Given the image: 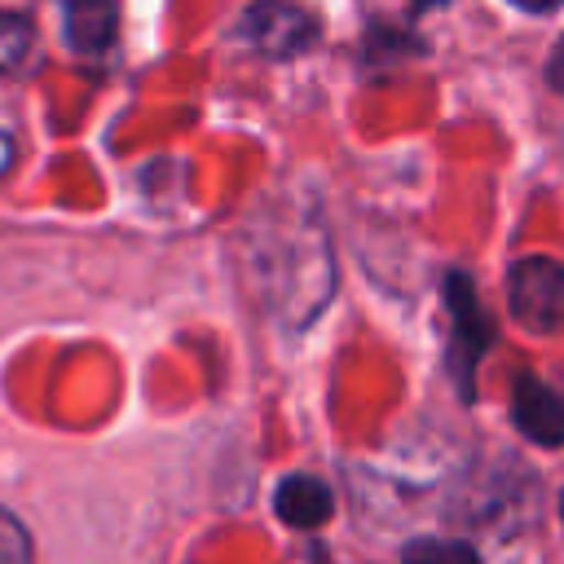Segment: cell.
Returning <instances> with one entry per match:
<instances>
[{
  "mask_svg": "<svg viewBox=\"0 0 564 564\" xmlns=\"http://www.w3.org/2000/svg\"><path fill=\"white\" fill-rule=\"evenodd\" d=\"M419 9H436V4H445V0H414Z\"/></svg>",
  "mask_w": 564,
  "mask_h": 564,
  "instance_id": "4fadbf2b",
  "label": "cell"
},
{
  "mask_svg": "<svg viewBox=\"0 0 564 564\" xmlns=\"http://www.w3.org/2000/svg\"><path fill=\"white\" fill-rule=\"evenodd\" d=\"M546 84L555 88V93H564V40L551 48V57H546Z\"/></svg>",
  "mask_w": 564,
  "mask_h": 564,
  "instance_id": "30bf717a",
  "label": "cell"
},
{
  "mask_svg": "<svg viewBox=\"0 0 564 564\" xmlns=\"http://www.w3.org/2000/svg\"><path fill=\"white\" fill-rule=\"evenodd\" d=\"M441 295H445V313H449V348H445L449 379H454L458 397L471 401L476 397V366L489 352L498 330H494V322H489V313L471 286V273L449 269L441 282Z\"/></svg>",
  "mask_w": 564,
  "mask_h": 564,
  "instance_id": "6da1fadb",
  "label": "cell"
},
{
  "mask_svg": "<svg viewBox=\"0 0 564 564\" xmlns=\"http://www.w3.org/2000/svg\"><path fill=\"white\" fill-rule=\"evenodd\" d=\"M511 423L533 445H564V397L538 375H516L511 383Z\"/></svg>",
  "mask_w": 564,
  "mask_h": 564,
  "instance_id": "277c9868",
  "label": "cell"
},
{
  "mask_svg": "<svg viewBox=\"0 0 564 564\" xmlns=\"http://www.w3.org/2000/svg\"><path fill=\"white\" fill-rule=\"evenodd\" d=\"M0 564H31V533L0 507Z\"/></svg>",
  "mask_w": 564,
  "mask_h": 564,
  "instance_id": "9c48e42d",
  "label": "cell"
},
{
  "mask_svg": "<svg viewBox=\"0 0 564 564\" xmlns=\"http://www.w3.org/2000/svg\"><path fill=\"white\" fill-rule=\"evenodd\" d=\"M401 564H480V555L467 542H449V538H414L401 551Z\"/></svg>",
  "mask_w": 564,
  "mask_h": 564,
  "instance_id": "52a82bcc",
  "label": "cell"
},
{
  "mask_svg": "<svg viewBox=\"0 0 564 564\" xmlns=\"http://www.w3.org/2000/svg\"><path fill=\"white\" fill-rule=\"evenodd\" d=\"M560 516H564V498H560Z\"/></svg>",
  "mask_w": 564,
  "mask_h": 564,
  "instance_id": "5bb4252c",
  "label": "cell"
},
{
  "mask_svg": "<svg viewBox=\"0 0 564 564\" xmlns=\"http://www.w3.org/2000/svg\"><path fill=\"white\" fill-rule=\"evenodd\" d=\"M273 511L291 524V529H317L330 520L335 511V498H330V485L308 476V471H295L286 476L278 489H273Z\"/></svg>",
  "mask_w": 564,
  "mask_h": 564,
  "instance_id": "5b68a950",
  "label": "cell"
},
{
  "mask_svg": "<svg viewBox=\"0 0 564 564\" xmlns=\"http://www.w3.org/2000/svg\"><path fill=\"white\" fill-rule=\"evenodd\" d=\"M507 4H516V9H524V13H555L564 0H507Z\"/></svg>",
  "mask_w": 564,
  "mask_h": 564,
  "instance_id": "8fae6325",
  "label": "cell"
},
{
  "mask_svg": "<svg viewBox=\"0 0 564 564\" xmlns=\"http://www.w3.org/2000/svg\"><path fill=\"white\" fill-rule=\"evenodd\" d=\"M238 40L264 57H300L322 40V22L295 0H256L238 18Z\"/></svg>",
  "mask_w": 564,
  "mask_h": 564,
  "instance_id": "3957f363",
  "label": "cell"
},
{
  "mask_svg": "<svg viewBox=\"0 0 564 564\" xmlns=\"http://www.w3.org/2000/svg\"><path fill=\"white\" fill-rule=\"evenodd\" d=\"M31 40H35L31 18L0 9V70H18L26 62V53H31Z\"/></svg>",
  "mask_w": 564,
  "mask_h": 564,
  "instance_id": "ba28073f",
  "label": "cell"
},
{
  "mask_svg": "<svg viewBox=\"0 0 564 564\" xmlns=\"http://www.w3.org/2000/svg\"><path fill=\"white\" fill-rule=\"evenodd\" d=\"M507 308L533 335L564 330V260L555 256H520L507 269Z\"/></svg>",
  "mask_w": 564,
  "mask_h": 564,
  "instance_id": "7a4b0ae2",
  "label": "cell"
},
{
  "mask_svg": "<svg viewBox=\"0 0 564 564\" xmlns=\"http://www.w3.org/2000/svg\"><path fill=\"white\" fill-rule=\"evenodd\" d=\"M66 44L79 53H101L119 35V0H66L62 4Z\"/></svg>",
  "mask_w": 564,
  "mask_h": 564,
  "instance_id": "8992f818",
  "label": "cell"
},
{
  "mask_svg": "<svg viewBox=\"0 0 564 564\" xmlns=\"http://www.w3.org/2000/svg\"><path fill=\"white\" fill-rule=\"evenodd\" d=\"M13 163V145H9V137H0V172Z\"/></svg>",
  "mask_w": 564,
  "mask_h": 564,
  "instance_id": "7c38bea8",
  "label": "cell"
}]
</instances>
